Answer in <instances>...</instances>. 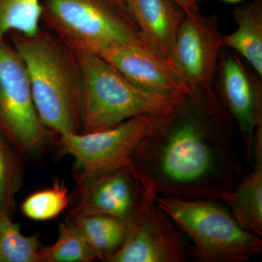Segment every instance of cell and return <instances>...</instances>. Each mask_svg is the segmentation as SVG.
Wrapping results in <instances>:
<instances>
[{"mask_svg":"<svg viewBox=\"0 0 262 262\" xmlns=\"http://www.w3.org/2000/svg\"><path fill=\"white\" fill-rule=\"evenodd\" d=\"M190 248L182 232L158 207L148 198L121 247L107 262H186Z\"/></svg>","mask_w":262,"mask_h":262,"instance_id":"obj_9","label":"cell"},{"mask_svg":"<svg viewBox=\"0 0 262 262\" xmlns=\"http://www.w3.org/2000/svg\"><path fill=\"white\" fill-rule=\"evenodd\" d=\"M77 186L78 198L69 217L102 214L134 223L149 198L128 168L117 169Z\"/></svg>","mask_w":262,"mask_h":262,"instance_id":"obj_11","label":"cell"},{"mask_svg":"<svg viewBox=\"0 0 262 262\" xmlns=\"http://www.w3.org/2000/svg\"><path fill=\"white\" fill-rule=\"evenodd\" d=\"M96 259L82 234L70 221L58 227V236L51 246L42 247L39 262H91Z\"/></svg>","mask_w":262,"mask_h":262,"instance_id":"obj_20","label":"cell"},{"mask_svg":"<svg viewBox=\"0 0 262 262\" xmlns=\"http://www.w3.org/2000/svg\"><path fill=\"white\" fill-rule=\"evenodd\" d=\"M67 220L82 234L96 259L103 261L121 247L132 224L102 214L69 217Z\"/></svg>","mask_w":262,"mask_h":262,"instance_id":"obj_16","label":"cell"},{"mask_svg":"<svg viewBox=\"0 0 262 262\" xmlns=\"http://www.w3.org/2000/svg\"><path fill=\"white\" fill-rule=\"evenodd\" d=\"M0 125L24 159L42 155L53 134L38 116L21 58L3 38H0Z\"/></svg>","mask_w":262,"mask_h":262,"instance_id":"obj_6","label":"cell"},{"mask_svg":"<svg viewBox=\"0 0 262 262\" xmlns=\"http://www.w3.org/2000/svg\"><path fill=\"white\" fill-rule=\"evenodd\" d=\"M39 237L24 235L19 224L0 211V262H39Z\"/></svg>","mask_w":262,"mask_h":262,"instance_id":"obj_17","label":"cell"},{"mask_svg":"<svg viewBox=\"0 0 262 262\" xmlns=\"http://www.w3.org/2000/svg\"><path fill=\"white\" fill-rule=\"evenodd\" d=\"M154 201L190 239L196 261L245 262L261 252V237L241 227L222 201L163 195Z\"/></svg>","mask_w":262,"mask_h":262,"instance_id":"obj_3","label":"cell"},{"mask_svg":"<svg viewBox=\"0 0 262 262\" xmlns=\"http://www.w3.org/2000/svg\"><path fill=\"white\" fill-rule=\"evenodd\" d=\"M221 1L224 2V3H230V4H235V3H241L244 0H221Z\"/></svg>","mask_w":262,"mask_h":262,"instance_id":"obj_23","label":"cell"},{"mask_svg":"<svg viewBox=\"0 0 262 262\" xmlns=\"http://www.w3.org/2000/svg\"><path fill=\"white\" fill-rule=\"evenodd\" d=\"M20 158L0 137V211L10 215L14 212L15 196L23 180Z\"/></svg>","mask_w":262,"mask_h":262,"instance_id":"obj_21","label":"cell"},{"mask_svg":"<svg viewBox=\"0 0 262 262\" xmlns=\"http://www.w3.org/2000/svg\"><path fill=\"white\" fill-rule=\"evenodd\" d=\"M233 15L237 28L222 35V46L235 51L262 77V0L238 7Z\"/></svg>","mask_w":262,"mask_h":262,"instance_id":"obj_15","label":"cell"},{"mask_svg":"<svg viewBox=\"0 0 262 262\" xmlns=\"http://www.w3.org/2000/svg\"><path fill=\"white\" fill-rule=\"evenodd\" d=\"M184 10L185 14L193 15L201 13L198 0H173Z\"/></svg>","mask_w":262,"mask_h":262,"instance_id":"obj_22","label":"cell"},{"mask_svg":"<svg viewBox=\"0 0 262 262\" xmlns=\"http://www.w3.org/2000/svg\"><path fill=\"white\" fill-rule=\"evenodd\" d=\"M121 1L123 2V0H121Z\"/></svg>","mask_w":262,"mask_h":262,"instance_id":"obj_24","label":"cell"},{"mask_svg":"<svg viewBox=\"0 0 262 262\" xmlns=\"http://www.w3.org/2000/svg\"><path fill=\"white\" fill-rule=\"evenodd\" d=\"M75 54L82 81L81 133L106 130L139 115H160L182 96L141 89L98 55Z\"/></svg>","mask_w":262,"mask_h":262,"instance_id":"obj_4","label":"cell"},{"mask_svg":"<svg viewBox=\"0 0 262 262\" xmlns=\"http://www.w3.org/2000/svg\"><path fill=\"white\" fill-rule=\"evenodd\" d=\"M251 163L252 170L221 201L241 227L262 237V124L255 133Z\"/></svg>","mask_w":262,"mask_h":262,"instance_id":"obj_14","label":"cell"},{"mask_svg":"<svg viewBox=\"0 0 262 262\" xmlns=\"http://www.w3.org/2000/svg\"><path fill=\"white\" fill-rule=\"evenodd\" d=\"M98 56L141 89L171 96H184L191 91L178 71L153 49L124 46Z\"/></svg>","mask_w":262,"mask_h":262,"instance_id":"obj_12","label":"cell"},{"mask_svg":"<svg viewBox=\"0 0 262 262\" xmlns=\"http://www.w3.org/2000/svg\"><path fill=\"white\" fill-rule=\"evenodd\" d=\"M43 15L75 53L100 55L124 46L153 49L121 0H46Z\"/></svg>","mask_w":262,"mask_h":262,"instance_id":"obj_5","label":"cell"},{"mask_svg":"<svg viewBox=\"0 0 262 262\" xmlns=\"http://www.w3.org/2000/svg\"><path fill=\"white\" fill-rule=\"evenodd\" d=\"M261 77L233 51L223 48L213 77V87L244 140L251 163L255 133L262 123Z\"/></svg>","mask_w":262,"mask_h":262,"instance_id":"obj_8","label":"cell"},{"mask_svg":"<svg viewBox=\"0 0 262 262\" xmlns=\"http://www.w3.org/2000/svg\"><path fill=\"white\" fill-rule=\"evenodd\" d=\"M42 13L41 0H0V38L11 31L37 35Z\"/></svg>","mask_w":262,"mask_h":262,"instance_id":"obj_18","label":"cell"},{"mask_svg":"<svg viewBox=\"0 0 262 262\" xmlns=\"http://www.w3.org/2000/svg\"><path fill=\"white\" fill-rule=\"evenodd\" d=\"M158 115H139L106 130L60 136L59 154L70 155L75 160L77 184L128 168Z\"/></svg>","mask_w":262,"mask_h":262,"instance_id":"obj_7","label":"cell"},{"mask_svg":"<svg viewBox=\"0 0 262 262\" xmlns=\"http://www.w3.org/2000/svg\"><path fill=\"white\" fill-rule=\"evenodd\" d=\"M71 198L64 184L56 180L50 187L29 194L20 205L22 214L36 222L55 220L70 206Z\"/></svg>","mask_w":262,"mask_h":262,"instance_id":"obj_19","label":"cell"},{"mask_svg":"<svg viewBox=\"0 0 262 262\" xmlns=\"http://www.w3.org/2000/svg\"><path fill=\"white\" fill-rule=\"evenodd\" d=\"M123 3L151 48L177 70L174 46L185 15L184 10L173 0H123Z\"/></svg>","mask_w":262,"mask_h":262,"instance_id":"obj_13","label":"cell"},{"mask_svg":"<svg viewBox=\"0 0 262 262\" xmlns=\"http://www.w3.org/2000/svg\"><path fill=\"white\" fill-rule=\"evenodd\" d=\"M235 129L213 86L192 90L156 117L128 168L151 199L221 201L248 173Z\"/></svg>","mask_w":262,"mask_h":262,"instance_id":"obj_1","label":"cell"},{"mask_svg":"<svg viewBox=\"0 0 262 262\" xmlns=\"http://www.w3.org/2000/svg\"><path fill=\"white\" fill-rule=\"evenodd\" d=\"M14 42L44 126L58 136L81 133L82 81L75 52L39 32L34 37L20 34Z\"/></svg>","mask_w":262,"mask_h":262,"instance_id":"obj_2","label":"cell"},{"mask_svg":"<svg viewBox=\"0 0 262 262\" xmlns=\"http://www.w3.org/2000/svg\"><path fill=\"white\" fill-rule=\"evenodd\" d=\"M222 48V34L215 15H184L176 37L174 62L190 91L213 86Z\"/></svg>","mask_w":262,"mask_h":262,"instance_id":"obj_10","label":"cell"}]
</instances>
